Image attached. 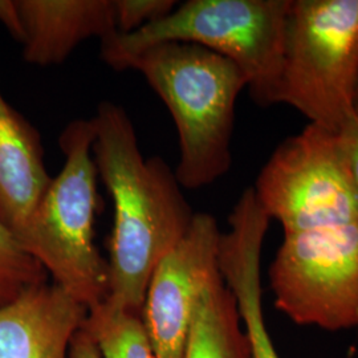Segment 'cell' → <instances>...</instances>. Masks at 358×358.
Segmentation results:
<instances>
[{"label":"cell","instance_id":"cell-1","mask_svg":"<svg viewBox=\"0 0 358 358\" xmlns=\"http://www.w3.org/2000/svg\"><path fill=\"white\" fill-rule=\"evenodd\" d=\"M92 120L93 158L115 208L105 301L141 315L155 266L186 235L195 213L174 170L142 155L125 109L103 101Z\"/></svg>","mask_w":358,"mask_h":358},{"label":"cell","instance_id":"cell-2","mask_svg":"<svg viewBox=\"0 0 358 358\" xmlns=\"http://www.w3.org/2000/svg\"><path fill=\"white\" fill-rule=\"evenodd\" d=\"M146 78L166 105L178 131V166L183 189L213 185L232 165L235 106L247 90L241 69L217 52L192 43H159L136 53L121 71Z\"/></svg>","mask_w":358,"mask_h":358},{"label":"cell","instance_id":"cell-3","mask_svg":"<svg viewBox=\"0 0 358 358\" xmlns=\"http://www.w3.org/2000/svg\"><path fill=\"white\" fill-rule=\"evenodd\" d=\"M93 120L69 122L60 134L62 171L28 217L16 239L51 276L52 282L90 309L109 294V268L94 243L99 210Z\"/></svg>","mask_w":358,"mask_h":358},{"label":"cell","instance_id":"cell-4","mask_svg":"<svg viewBox=\"0 0 358 358\" xmlns=\"http://www.w3.org/2000/svg\"><path fill=\"white\" fill-rule=\"evenodd\" d=\"M291 0H189L162 20L130 35L101 41V57L115 71L136 53L159 43L202 45L236 65L252 101L280 103L285 27Z\"/></svg>","mask_w":358,"mask_h":358},{"label":"cell","instance_id":"cell-5","mask_svg":"<svg viewBox=\"0 0 358 358\" xmlns=\"http://www.w3.org/2000/svg\"><path fill=\"white\" fill-rule=\"evenodd\" d=\"M357 87L358 0H291L280 103L341 131L356 113Z\"/></svg>","mask_w":358,"mask_h":358},{"label":"cell","instance_id":"cell-6","mask_svg":"<svg viewBox=\"0 0 358 358\" xmlns=\"http://www.w3.org/2000/svg\"><path fill=\"white\" fill-rule=\"evenodd\" d=\"M256 201L284 232L358 222V186L341 131L308 124L260 170Z\"/></svg>","mask_w":358,"mask_h":358},{"label":"cell","instance_id":"cell-7","mask_svg":"<svg viewBox=\"0 0 358 358\" xmlns=\"http://www.w3.org/2000/svg\"><path fill=\"white\" fill-rule=\"evenodd\" d=\"M268 279L275 306L297 325L358 328V222L284 232Z\"/></svg>","mask_w":358,"mask_h":358},{"label":"cell","instance_id":"cell-8","mask_svg":"<svg viewBox=\"0 0 358 358\" xmlns=\"http://www.w3.org/2000/svg\"><path fill=\"white\" fill-rule=\"evenodd\" d=\"M217 219L195 213L186 235L155 266L142 321L158 358H183L206 287L220 273Z\"/></svg>","mask_w":358,"mask_h":358},{"label":"cell","instance_id":"cell-9","mask_svg":"<svg viewBox=\"0 0 358 358\" xmlns=\"http://www.w3.org/2000/svg\"><path fill=\"white\" fill-rule=\"evenodd\" d=\"M269 222L252 187H248L232 208L230 231L222 232L219 242V268L235 297L252 358H282L263 310L260 263Z\"/></svg>","mask_w":358,"mask_h":358},{"label":"cell","instance_id":"cell-10","mask_svg":"<svg viewBox=\"0 0 358 358\" xmlns=\"http://www.w3.org/2000/svg\"><path fill=\"white\" fill-rule=\"evenodd\" d=\"M88 312L55 282L28 288L0 307V358H69Z\"/></svg>","mask_w":358,"mask_h":358},{"label":"cell","instance_id":"cell-11","mask_svg":"<svg viewBox=\"0 0 358 358\" xmlns=\"http://www.w3.org/2000/svg\"><path fill=\"white\" fill-rule=\"evenodd\" d=\"M23 56L29 64L64 63L90 38L117 34L115 0H16Z\"/></svg>","mask_w":358,"mask_h":358},{"label":"cell","instance_id":"cell-12","mask_svg":"<svg viewBox=\"0 0 358 358\" xmlns=\"http://www.w3.org/2000/svg\"><path fill=\"white\" fill-rule=\"evenodd\" d=\"M51 180L38 130L0 92V220L15 236Z\"/></svg>","mask_w":358,"mask_h":358},{"label":"cell","instance_id":"cell-13","mask_svg":"<svg viewBox=\"0 0 358 358\" xmlns=\"http://www.w3.org/2000/svg\"><path fill=\"white\" fill-rule=\"evenodd\" d=\"M183 358H252L235 297L222 272L199 300Z\"/></svg>","mask_w":358,"mask_h":358},{"label":"cell","instance_id":"cell-14","mask_svg":"<svg viewBox=\"0 0 358 358\" xmlns=\"http://www.w3.org/2000/svg\"><path fill=\"white\" fill-rule=\"evenodd\" d=\"M84 328L101 358H158L140 313L103 301L90 308Z\"/></svg>","mask_w":358,"mask_h":358},{"label":"cell","instance_id":"cell-15","mask_svg":"<svg viewBox=\"0 0 358 358\" xmlns=\"http://www.w3.org/2000/svg\"><path fill=\"white\" fill-rule=\"evenodd\" d=\"M48 278L47 271L0 220V307L13 301L28 288L48 282Z\"/></svg>","mask_w":358,"mask_h":358},{"label":"cell","instance_id":"cell-16","mask_svg":"<svg viewBox=\"0 0 358 358\" xmlns=\"http://www.w3.org/2000/svg\"><path fill=\"white\" fill-rule=\"evenodd\" d=\"M178 6L174 0H115L117 34L130 35L169 16Z\"/></svg>","mask_w":358,"mask_h":358},{"label":"cell","instance_id":"cell-17","mask_svg":"<svg viewBox=\"0 0 358 358\" xmlns=\"http://www.w3.org/2000/svg\"><path fill=\"white\" fill-rule=\"evenodd\" d=\"M69 358H101L99 348L84 325L73 336L69 348Z\"/></svg>","mask_w":358,"mask_h":358},{"label":"cell","instance_id":"cell-18","mask_svg":"<svg viewBox=\"0 0 358 358\" xmlns=\"http://www.w3.org/2000/svg\"><path fill=\"white\" fill-rule=\"evenodd\" d=\"M341 136L345 142L346 152L358 186V113H355L341 129Z\"/></svg>","mask_w":358,"mask_h":358},{"label":"cell","instance_id":"cell-19","mask_svg":"<svg viewBox=\"0 0 358 358\" xmlns=\"http://www.w3.org/2000/svg\"><path fill=\"white\" fill-rule=\"evenodd\" d=\"M0 23L8 29L13 38L20 41L22 26L16 0H0Z\"/></svg>","mask_w":358,"mask_h":358},{"label":"cell","instance_id":"cell-20","mask_svg":"<svg viewBox=\"0 0 358 358\" xmlns=\"http://www.w3.org/2000/svg\"><path fill=\"white\" fill-rule=\"evenodd\" d=\"M355 112L358 113V87L357 90H356V97H355Z\"/></svg>","mask_w":358,"mask_h":358}]
</instances>
